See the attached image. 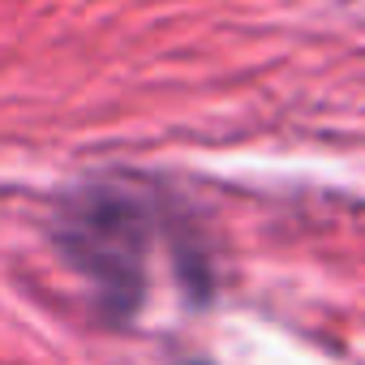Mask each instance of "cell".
<instances>
[{"label": "cell", "mask_w": 365, "mask_h": 365, "mask_svg": "<svg viewBox=\"0 0 365 365\" xmlns=\"http://www.w3.org/2000/svg\"><path fill=\"white\" fill-rule=\"evenodd\" d=\"M61 254L86 275L112 314H129L142 301L150 224L138 198L120 190H82L65 202L56 228Z\"/></svg>", "instance_id": "obj_1"}]
</instances>
